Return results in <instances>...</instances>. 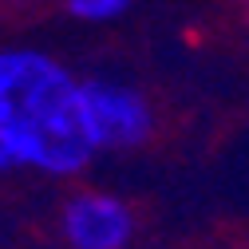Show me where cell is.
I'll return each mask as SVG.
<instances>
[{
    "label": "cell",
    "instance_id": "cell-3",
    "mask_svg": "<svg viewBox=\"0 0 249 249\" xmlns=\"http://www.w3.org/2000/svg\"><path fill=\"white\" fill-rule=\"evenodd\" d=\"M135 206L111 190H75L59 206V241L68 249H131Z\"/></svg>",
    "mask_w": 249,
    "mask_h": 249
},
{
    "label": "cell",
    "instance_id": "cell-4",
    "mask_svg": "<svg viewBox=\"0 0 249 249\" xmlns=\"http://www.w3.org/2000/svg\"><path fill=\"white\" fill-rule=\"evenodd\" d=\"M64 12L79 24H115L131 12L127 0H68Z\"/></svg>",
    "mask_w": 249,
    "mask_h": 249
},
{
    "label": "cell",
    "instance_id": "cell-1",
    "mask_svg": "<svg viewBox=\"0 0 249 249\" xmlns=\"http://www.w3.org/2000/svg\"><path fill=\"white\" fill-rule=\"evenodd\" d=\"M95 154L79 75L40 48H0V174L75 178Z\"/></svg>",
    "mask_w": 249,
    "mask_h": 249
},
{
    "label": "cell",
    "instance_id": "cell-2",
    "mask_svg": "<svg viewBox=\"0 0 249 249\" xmlns=\"http://www.w3.org/2000/svg\"><path fill=\"white\" fill-rule=\"evenodd\" d=\"M79 99L95 150H139L159 131V115L146 91L123 79H79Z\"/></svg>",
    "mask_w": 249,
    "mask_h": 249
}]
</instances>
